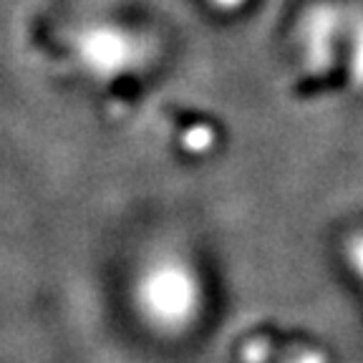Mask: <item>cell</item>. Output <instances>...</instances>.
I'll use <instances>...</instances> for the list:
<instances>
[{
  "instance_id": "1",
  "label": "cell",
  "mask_w": 363,
  "mask_h": 363,
  "mask_svg": "<svg viewBox=\"0 0 363 363\" xmlns=\"http://www.w3.org/2000/svg\"><path fill=\"white\" fill-rule=\"evenodd\" d=\"M242 358L247 363H267L275 361L278 363H328V358L323 353L311 351V348H288V351H275L270 343L265 340H252L242 348Z\"/></svg>"
},
{
  "instance_id": "2",
  "label": "cell",
  "mask_w": 363,
  "mask_h": 363,
  "mask_svg": "<svg viewBox=\"0 0 363 363\" xmlns=\"http://www.w3.org/2000/svg\"><path fill=\"white\" fill-rule=\"evenodd\" d=\"M182 144H184V149H189V152L194 154H202L207 152V149L215 144V131L210 129V126H189L187 131H184V136H182Z\"/></svg>"
},
{
  "instance_id": "3",
  "label": "cell",
  "mask_w": 363,
  "mask_h": 363,
  "mask_svg": "<svg viewBox=\"0 0 363 363\" xmlns=\"http://www.w3.org/2000/svg\"><path fill=\"white\" fill-rule=\"evenodd\" d=\"M353 81L356 86H363V23L356 33V51H353Z\"/></svg>"
},
{
  "instance_id": "4",
  "label": "cell",
  "mask_w": 363,
  "mask_h": 363,
  "mask_svg": "<svg viewBox=\"0 0 363 363\" xmlns=\"http://www.w3.org/2000/svg\"><path fill=\"white\" fill-rule=\"evenodd\" d=\"M348 252H351L353 267H356L358 275L363 278V235H356V238L351 240V247H348Z\"/></svg>"
},
{
  "instance_id": "5",
  "label": "cell",
  "mask_w": 363,
  "mask_h": 363,
  "mask_svg": "<svg viewBox=\"0 0 363 363\" xmlns=\"http://www.w3.org/2000/svg\"><path fill=\"white\" fill-rule=\"evenodd\" d=\"M215 6H220V8H225V11H235V8H240L245 3V0H212Z\"/></svg>"
}]
</instances>
